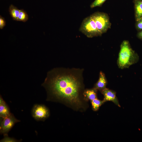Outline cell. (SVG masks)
Listing matches in <instances>:
<instances>
[{
	"label": "cell",
	"instance_id": "obj_1",
	"mask_svg": "<svg viewBox=\"0 0 142 142\" xmlns=\"http://www.w3.org/2000/svg\"><path fill=\"white\" fill-rule=\"evenodd\" d=\"M84 69L58 68L47 73L42 86L47 93V100L62 103L76 111L88 107L84 99Z\"/></svg>",
	"mask_w": 142,
	"mask_h": 142
},
{
	"label": "cell",
	"instance_id": "obj_2",
	"mask_svg": "<svg viewBox=\"0 0 142 142\" xmlns=\"http://www.w3.org/2000/svg\"><path fill=\"white\" fill-rule=\"evenodd\" d=\"M139 59V56L132 48L129 41H123L120 45L117 60L119 67L121 69L128 68L136 63Z\"/></svg>",
	"mask_w": 142,
	"mask_h": 142
},
{
	"label": "cell",
	"instance_id": "obj_3",
	"mask_svg": "<svg viewBox=\"0 0 142 142\" xmlns=\"http://www.w3.org/2000/svg\"><path fill=\"white\" fill-rule=\"evenodd\" d=\"M79 31L89 38L100 36L102 35L98 30L91 15L84 19Z\"/></svg>",
	"mask_w": 142,
	"mask_h": 142
},
{
	"label": "cell",
	"instance_id": "obj_4",
	"mask_svg": "<svg viewBox=\"0 0 142 142\" xmlns=\"http://www.w3.org/2000/svg\"><path fill=\"white\" fill-rule=\"evenodd\" d=\"M97 28L102 35L110 28L111 24L108 14L105 13L96 12L92 14Z\"/></svg>",
	"mask_w": 142,
	"mask_h": 142
},
{
	"label": "cell",
	"instance_id": "obj_5",
	"mask_svg": "<svg viewBox=\"0 0 142 142\" xmlns=\"http://www.w3.org/2000/svg\"><path fill=\"white\" fill-rule=\"evenodd\" d=\"M32 117L37 121H43L50 116V112L48 108L42 104H35L31 110Z\"/></svg>",
	"mask_w": 142,
	"mask_h": 142
},
{
	"label": "cell",
	"instance_id": "obj_6",
	"mask_svg": "<svg viewBox=\"0 0 142 142\" xmlns=\"http://www.w3.org/2000/svg\"><path fill=\"white\" fill-rule=\"evenodd\" d=\"M20 121L12 113L8 116L0 118V134L3 135L8 134L15 124Z\"/></svg>",
	"mask_w": 142,
	"mask_h": 142
},
{
	"label": "cell",
	"instance_id": "obj_7",
	"mask_svg": "<svg viewBox=\"0 0 142 142\" xmlns=\"http://www.w3.org/2000/svg\"><path fill=\"white\" fill-rule=\"evenodd\" d=\"M100 92L104 96L103 100L105 102L111 101L119 107H120L116 92L106 88Z\"/></svg>",
	"mask_w": 142,
	"mask_h": 142
},
{
	"label": "cell",
	"instance_id": "obj_8",
	"mask_svg": "<svg viewBox=\"0 0 142 142\" xmlns=\"http://www.w3.org/2000/svg\"><path fill=\"white\" fill-rule=\"evenodd\" d=\"M107 84V81L105 74L100 71L99 78L97 82L94 85V88L100 92L106 88Z\"/></svg>",
	"mask_w": 142,
	"mask_h": 142
},
{
	"label": "cell",
	"instance_id": "obj_9",
	"mask_svg": "<svg viewBox=\"0 0 142 142\" xmlns=\"http://www.w3.org/2000/svg\"><path fill=\"white\" fill-rule=\"evenodd\" d=\"M98 90L94 88L85 89L83 93L84 99L87 102L97 98Z\"/></svg>",
	"mask_w": 142,
	"mask_h": 142
},
{
	"label": "cell",
	"instance_id": "obj_10",
	"mask_svg": "<svg viewBox=\"0 0 142 142\" xmlns=\"http://www.w3.org/2000/svg\"><path fill=\"white\" fill-rule=\"evenodd\" d=\"M11 113L9 108L2 96L0 97V117L3 118L10 115Z\"/></svg>",
	"mask_w": 142,
	"mask_h": 142
},
{
	"label": "cell",
	"instance_id": "obj_11",
	"mask_svg": "<svg viewBox=\"0 0 142 142\" xmlns=\"http://www.w3.org/2000/svg\"><path fill=\"white\" fill-rule=\"evenodd\" d=\"M136 21L142 18V0H133Z\"/></svg>",
	"mask_w": 142,
	"mask_h": 142
},
{
	"label": "cell",
	"instance_id": "obj_12",
	"mask_svg": "<svg viewBox=\"0 0 142 142\" xmlns=\"http://www.w3.org/2000/svg\"><path fill=\"white\" fill-rule=\"evenodd\" d=\"M90 102L92 109L94 111H97L100 106L105 103L103 100H100L97 98Z\"/></svg>",
	"mask_w": 142,
	"mask_h": 142
},
{
	"label": "cell",
	"instance_id": "obj_13",
	"mask_svg": "<svg viewBox=\"0 0 142 142\" xmlns=\"http://www.w3.org/2000/svg\"><path fill=\"white\" fill-rule=\"evenodd\" d=\"M9 11L13 19L14 20L18 21L20 10L13 5H11L9 7Z\"/></svg>",
	"mask_w": 142,
	"mask_h": 142
},
{
	"label": "cell",
	"instance_id": "obj_14",
	"mask_svg": "<svg viewBox=\"0 0 142 142\" xmlns=\"http://www.w3.org/2000/svg\"><path fill=\"white\" fill-rule=\"evenodd\" d=\"M28 16L27 13L23 10H20L18 21L25 22L28 19Z\"/></svg>",
	"mask_w": 142,
	"mask_h": 142
},
{
	"label": "cell",
	"instance_id": "obj_15",
	"mask_svg": "<svg viewBox=\"0 0 142 142\" xmlns=\"http://www.w3.org/2000/svg\"><path fill=\"white\" fill-rule=\"evenodd\" d=\"M4 137L0 140V142H20L22 140H18L14 138L9 137L8 134L3 135Z\"/></svg>",
	"mask_w": 142,
	"mask_h": 142
},
{
	"label": "cell",
	"instance_id": "obj_16",
	"mask_svg": "<svg viewBox=\"0 0 142 142\" xmlns=\"http://www.w3.org/2000/svg\"><path fill=\"white\" fill-rule=\"evenodd\" d=\"M106 0H95L90 4V7L92 8L97 7H101Z\"/></svg>",
	"mask_w": 142,
	"mask_h": 142
},
{
	"label": "cell",
	"instance_id": "obj_17",
	"mask_svg": "<svg viewBox=\"0 0 142 142\" xmlns=\"http://www.w3.org/2000/svg\"><path fill=\"white\" fill-rule=\"evenodd\" d=\"M135 27L136 29L139 31L142 30V18L136 21Z\"/></svg>",
	"mask_w": 142,
	"mask_h": 142
},
{
	"label": "cell",
	"instance_id": "obj_18",
	"mask_svg": "<svg viewBox=\"0 0 142 142\" xmlns=\"http://www.w3.org/2000/svg\"><path fill=\"white\" fill-rule=\"evenodd\" d=\"M6 25V22L4 18L1 16L0 17V28L2 29Z\"/></svg>",
	"mask_w": 142,
	"mask_h": 142
},
{
	"label": "cell",
	"instance_id": "obj_19",
	"mask_svg": "<svg viewBox=\"0 0 142 142\" xmlns=\"http://www.w3.org/2000/svg\"><path fill=\"white\" fill-rule=\"evenodd\" d=\"M137 36L139 38L142 40V30L138 33Z\"/></svg>",
	"mask_w": 142,
	"mask_h": 142
}]
</instances>
